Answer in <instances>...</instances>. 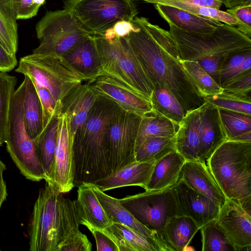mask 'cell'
<instances>
[{
  "mask_svg": "<svg viewBox=\"0 0 251 251\" xmlns=\"http://www.w3.org/2000/svg\"><path fill=\"white\" fill-rule=\"evenodd\" d=\"M23 89L22 82L13 94L5 143L11 158L26 178L33 181H46L47 176L38 157L34 141L28 136L24 125Z\"/></svg>",
  "mask_w": 251,
  "mask_h": 251,
  "instance_id": "obj_8",
  "label": "cell"
},
{
  "mask_svg": "<svg viewBox=\"0 0 251 251\" xmlns=\"http://www.w3.org/2000/svg\"><path fill=\"white\" fill-rule=\"evenodd\" d=\"M32 82L41 103L43 111V127L44 128L51 119L54 116L60 114V112L50 92L44 87L39 85L33 81Z\"/></svg>",
  "mask_w": 251,
  "mask_h": 251,
  "instance_id": "obj_42",
  "label": "cell"
},
{
  "mask_svg": "<svg viewBox=\"0 0 251 251\" xmlns=\"http://www.w3.org/2000/svg\"><path fill=\"white\" fill-rule=\"evenodd\" d=\"M131 22L137 29L127 38L153 84L168 90L186 113L206 102L180 63L170 32L145 17L136 16Z\"/></svg>",
  "mask_w": 251,
  "mask_h": 251,
  "instance_id": "obj_1",
  "label": "cell"
},
{
  "mask_svg": "<svg viewBox=\"0 0 251 251\" xmlns=\"http://www.w3.org/2000/svg\"><path fill=\"white\" fill-rule=\"evenodd\" d=\"M179 126L161 114L153 111L142 117L135 142V153L149 138L175 136Z\"/></svg>",
  "mask_w": 251,
  "mask_h": 251,
  "instance_id": "obj_31",
  "label": "cell"
},
{
  "mask_svg": "<svg viewBox=\"0 0 251 251\" xmlns=\"http://www.w3.org/2000/svg\"><path fill=\"white\" fill-rule=\"evenodd\" d=\"M250 53L251 51L235 54L226 61L221 70L220 86L230 77L231 73L239 67L244 59Z\"/></svg>",
  "mask_w": 251,
  "mask_h": 251,
  "instance_id": "obj_47",
  "label": "cell"
},
{
  "mask_svg": "<svg viewBox=\"0 0 251 251\" xmlns=\"http://www.w3.org/2000/svg\"><path fill=\"white\" fill-rule=\"evenodd\" d=\"M227 8H233L241 5L251 3V0H218Z\"/></svg>",
  "mask_w": 251,
  "mask_h": 251,
  "instance_id": "obj_53",
  "label": "cell"
},
{
  "mask_svg": "<svg viewBox=\"0 0 251 251\" xmlns=\"http://www.w3.org/2000/svg\"><path fill=\"white\" fill-rule=\"evenodd\" d=\"M175 142V135L147 138L136 152L135 161H156L176 150Z\"/></svg>",
  "mask_w": 251,
  "mask_h": 251,
  "instance_id": "obj_38",
  "label": "cell"
},
{
  "mask_svg": "<svg viewBox=\"0 0 251 251\" xmlns=\"http://www.w3.org/2000/svg\"><path fill=\"white\" fill-rule=\"evenodd\" d=\"M40 189L29 225V250L57 251L65 240L79 231L75 200L64 197L52 183Z\"/></svg>",
  "mask_w": 251,
  "mask_h": 251,
  "instance_id": "obj_3",
  "label": "cell"
},
{
  "mask_svg": "<svg viewBox=\"0 0 251 251\" xmlns=\"http://www.w3.org/2000/svg\"><path fill=\"white\" fill-rule=\"evenodd\" d=\"M172 187L128 195L119 201L139 222L162 236L167 224L177 214Z\"/></svg>",
  "mask_w": 251,
  "mask_h": 251,
  "instance_id": "obj_11",
  "label": "cell"
},
{
  "mask_svg": "<svg viewBox=\"0 0 251 251\" xmlns=\"http://www.w3.org/2000/svg\"><path fill=\"white\" fill-rule=\"evenodd\" d=\"M221 86L226 92L251 96V70L226 79Z\"/></svg>",
  "mask_w": 251,
  "mask_h": 251,
  "instance_id": "obj_41",
  "label": "cell"
},
{
  "mask_svg": "<svg viewBox=\"0 0 251 251\" xmlns=\"http://www.w3.org/2000/svg\"><path fill=\"white\" fill-rule=\"evenodd\" d=\"M179 179L194 190L209 198L220 208L226 200L205 162L185 160Z\"/></svg>",
  "mask_w": 251,
  "mask_h": 251,
  "instance_id": "obj_18",
  "label": "cell"
},
{
  "mask_svg": "<svg viewBox=\"0 0 251 251\" xmlns=\"http://www.w3.org/2000/svg\"><path fill=\"white\" fill-rule=\"evenodd\" d=\"M87 82L97 95L113 100L126 111L142 117L152 110L149 101L111 76L100 75Z\"/></svg>",
  "mask_w": 251,
  "mask_h": 251,
  "instance_id": "obj_16",
  "label": "cell"
},
{
  "mask_svg": "<svg viewBox=\"0 0 251 251\" xmlns=\"http://www.w3.org/2000/svg\"><path fill=\"white\" fill-rule=\"evenodd\" d=\"M121 107L98 96L73 141L75 164L74 185L92 183L111 173L107 143L109 126Z\"/></svg>",
  "mask_w": 251,
  "mask_h": 251,
  "instance_id": "obj_2",
  "label": "cell"
},
{
  "mask_svg": "<svg viewBox=\"0 0 251 251\" xmlns=\"http://www.w3.org/2000/svg\"><path fill=\"white\" fill-rule=\"evenodd\" d=\"M27 76L51 94L61 111L63 100L76 87L87 81L62 56L32 53L22 57L15 70Z\"/></svg>",
  "mask_w": 251,
  "mask_h": 251,
  "instance_id": "obj_7",
  "label": "cell"
},
{
  "mask_svg": "<svg viewBox=\"0 0 251 251\" xmlns=\"http://www.w3.org/2000/svg\"><path fill=\"white\" fill-rule=\"evenodd\" d=\"M136 29L137 27L131 22L121 21L107 30L103 36L108 39L115 37H127L131 31Z\"/></svg>",
  "mask_w": 251,
  "mask_h": 251,
  "instance_id": "obj_48",
  "label": "cell"
},
{
  "mask_svg": "<svg viewBox=\"0 0 251 251\" xmlns=\"http://www.w3.org/2000/svg\"><path fill=\"white\" fill-rule=\"evenodd\" d=\"M91 184L96 197L112 223L125 225L135 231L155 240L162 248L164 251H170L162 236L139 222L120 203L119 199L105 194L93 183Z\"/></svg>",
  "mask_w": 251,
  "mask_h": 251,
  "instance_id": "obj_22",
  "label": "cell"
},
{
  "mask_svg": "<svg viewBox=\"0 0 251 251\" xmlns=\"http://www.w3.org/2000/svg\"><path fill=\"white\" fill-rule=\"evenodd\" d=\"M23 97V116L25 129L32 140L44 129L41 103L35 86L30 78L25 75Z\"/></svg>",
  "mask_w": 251,
  "mask_h": 251,
  "instance_id": "obj_28",
  "label": "cell"
},
{
  "mask_svg": "<svg viewBox=\"0 0 251 251\" xmlns=\"http://www.w3.org/2000/svg\"><path fill=\"white\" fill-rule=\"evenodd\" d=\"M230 57L225 56H211L199 60L197 62L214 80L220 86L221 69Z\"/></svg>",
  "mask_w": 251,
  "mask_h": 251,
  "instance_id": "obj_46",
  "label": "cell"
},
{
  "mask_svg": "<svg viewBox=\"0 0 251 251\" xmlns=\"http://www.w3.org/2000/svg\"><path fill=\"white\" fill-rule=\"evenodd\" d=\"M185 158L176 150L155 161L145 190L161 191L171 188L179 180Z\"/></svg>",
  "mask_w": 251,
  "mask_h": 251,
  "instance_id": "obj_26",
  "label": "cell"
},
{
  "mask_svg": "<svg viewBox=\"0 0 251 251\" xmlns=\"http://www.w3.org/2000/svg\"></svg>",
  "mask_w": 251,
  "mask_h": 251,
  "instance_id": "obj_55",
  "label": "cell"
},
{
  "mask_svg": "<svg viewBox=\"0 0 251 251\" xmlns=\"http://www.w3.org/2000/svg\"><path fill=\"white\" fill-rule=\"evenodd\" d=\"M0 44H1V43H0Z\"/></svg>",
  "mask_w": 251,
  "mask_h": 251,
  "instance_id": "obj_54",
  "label": "cell"
},
{
  "mask_svg": "<svg viewBox=\"0 0 251 251\" xmlns=\"http://www.w3.org/2000/svg\"><path fill=\"white\" fill-rule=\"evenodd\" d=\"M94 36L101 62V75L113 77L150 101L154 85L127 37L108 39Z\"/></svg>",
  "mask_w": 251,
  "mask_h": 251,
  "instance_id": "obj_5",
  "label": "cell"
},
{
  "mask_svg": "<svg viewBox=\"0 0 251 251\" xmlns=\"http://www.w3.org/2000/svg\"><path fill=\"white\" fill-rule=\"evenodd\" d=\"M195 5L206 6L220 9L222 3L218 0H173Z\"/></svg>",
  "mask_w": 251,
  "mask_h": 251,
  "instance_id": "obj_51",
  "label": "cell"
},
{
  "mask_svg": "<svg viewBox=\"0 0 251 251\" xmlns=\"http://www.w3.org/2000/svg\"><path fill=\"white\" fill-rule=\"evenodd\" d=\"M155 162L134 161L92 183L103 192L129 186H140L145 189Z\"/></svg>",
  "mask_w": 251,
  "mask_h": 251,
  "instance_id": "obj_20",
  "label": "cell"
},
{
  "mask_svg": "<svg viewBox=\"0 0 251 251\" xmlns=\"http://www.w3.org/2000/svg\"><path fill=\"white\" fill-rule=\"evenodd\" d=\"M204 99L218 108L241 112L251 115V97L235 94L224 91L207 96Z\"/></svg>",
  "mask_w": 251,
  "mask_h": 251,
  "instance_id": "obj_40",
  "label": "cell"
},
{
  "mask_svg": "<svg viewBox=\"0 0 251 251\" xmlns=\"http://www.w3.org/2000/svg\"><path fill=\"white\" fill-rule=\"evenodd\" d=\"M142 116L121 108L111 121L107 143L111 173L135 161L136 139Z\"/></svg>",
  "mask_w": 251,
  "mask_h": 251,
  "instance_id": "obj_12",
  "label": "cell"
},
{
  "mask_svg": "<svg viewBox=\"0 0 251 251\" xmlns=\"http://www.w3.org/2000/svg\"><path fill=\"white\" fill-rule=\"evenodd\" d=\"M62 56L87 81L101 75L100 57L94 36H89Z\"/></svg>",
  "mask_w": 251,
  "mask_h": 251,
  "instance_id": "obj_21",
  "label": "cell"
},
{
  "mask_svg": "<svg viewBox=\"0 0 251 251\" xmlns=\"http://www.w3.org/2000/svg\"><path fill=\"white\" fill-rule=\"evenodd\" d=\"M97 97L86 82L74 89L63 100L61 113L67 114L70 135L73 141L76 130L85 121Z\"/></svg>",
  "mask_w": 251,
  "mask_h": 251,
  "instance_id": "obj_23",
  "label": "cell"
},
{
  "mask_svg": "<svg viewBox=\"0 0 251 251\" xmlns=\"http://www.w3.org/2000/svg\"><path fill=\"white\" fill-rule=\"evenodd\" d=\"M63 2L65 9L92 36H103L118 22H131L138 13L134 0H64Z\"/></svg>",
  "mask_w": 251,
  "mask_h": 251,
  "instance_id": "obj_9",
  "label": "cell"
},
{
  "mask_svg": "<svg viewBox=\"0 0 251 251\" xmlns=\"http://www.w3.org/2000/svg\"><path fill=\"white\" fill-rule=\"evenodd\" d=\"M147 3L174 6L200 16L210 18L230 25L237 26L238 20L231 14L211 7L201 6L173 0H141Z\"/></svg>",
  "mask_w": 251,
  "mask_h": 251,
  "instance_id": "obj_35",
  "label": "cell"
},
{
  "mask_svg": "<svg viewBox=\"0 0 251 251\" xmlns=\"http://www.w3.org/2000/svg\"><path fill=\"white\" fill-rule=\"evenodd\" d=\"M216 220L235 251L251 248V215L238 201L226 198Z\"/></svg>",
  "mask_w": 251,
  "mask_h": 251,
  "instance_id": "obj_15",
  "label": "cell"
},
{
  "mask_svg": "<svg viewBox=\"0 0 251 251\" xmlns=\"http://www.w3.org/2000/svg\"><path fill=\"white\" fill-rule=\"evenodd\" d=\"M170 33L178 49L181 60L198 61L211 56H231L251 51V38L235 26L226 24L212 34H191L172 25Z\"/></svg>",
  "mask_w": 251,
  "mask_h": 251,
  "instance_id": "obj_6",
  "label": "cell"
},
{
  "mask_svg": "<svg viewBox=\"0 0 251 251\" xmlns=\"http://www.w3.org/2000/svg\"><path fill=\"white\" fill-rule=\"evenodd\" d=\"M16 20H25L35 16L46 0H12Z\"/></svg>",
  "mask_w": 251,
  "mask_h": 251,
  "instance_id": "obj_43",
  "label": "cell"
},
{
  "mask_svg": "<svg viewBox=\"0 0 251 251\" xmlns=\"http://www.w3.org/2000/svg\"><path fill=\"white\" fill-rule=\"evenodd\" d=\"M226 12L234 17L238 21V29L251 37V3L241 5L226 10Z\"/></svg>",
  "mask_w": 251,
  "mask_h": 251,
  "instance_id": "obj_44",
  "label": "cell"
},
{
  "mask_svg": "<svg viewBox=\"0 0 251 251\" xmlns=\"http://www.w3.org/2000/svg\"><path fill=\"white\" fill-rule=\"evenodd\" d=\"M207 161L226 197L238 201L251 213V142L226 140Z\"/></svg>",
  "mask_w": 251,
  "mask_h": 251,
  "instance_id": "obj_4",
  "label": "cell"
},
{
  "mask_svg": "<svg viewBox=\"0 0 251 251\" xmlns=\"http://www.w3.org/2000/svg\"><path fill=\"white\" fill-rule=\"evenodd\" d=\"M226 140L236 141L242 134L251 132V115L218 108Z\"/></svg>",
  "mask_w": 251,
  "mask_h": 251,
  "instance_id": "obj_36",
  "label": "cell"
},
{
  "mask_svg": "<svg viewBox=\"0 0 251 251\" xmlns=\"http://www.w3.org/2000/svg\"><path fill=\"white\" fill-rule=\"evenodd\" d=\"M226 140L218 108L208 101L205 102L201 105L199 160L205 163L216 149Z\"/></svg>",
  "mask_w": 251,
  "mask_h": 251,
  "instance_id": "obj_17",
  "label": "cell"
},
{
  "mask_svg": "<svg viewBox=\"0 0 251 251\" xmlns=\"http://www.w3.org/2000/svg\"><path fill=\"white\" fill-rule=\"evenodd\" d=\"M75 200L80 218V224L91 228L103 229L112 222L98 200L91 183L83 182L78 187Z\"/></svg>",
  "mask_w": 251,
  "mask_h": 251,
  "instance_id": "obj_24",
  "label": "cell"
},
{
  "mask_svg": "<svg viewBox=\"0 0 251 251\" xmlns=\"http://www.w3.org/2000/svg\"><path fill=\"white\" fill-rule=\"evenodd\" d=\"M172 189L176 204V216L190 217L200 229L217 218L220 207L183 180L179 179Z\"/></svg>",
  "mask_w": 251,
  "mask_h": 251,
  "instance_id": "obj_14",
  "label": "cell"
},
{
  "mask_svg": "<svg viewBox=\"0 0 251 251\" xmlns=\"http://www.w3.org/2000/svg\"><path fill=\"white\" fill-rule=\"evenodd\" d=\"M16 83L15 76L0 72V146L5 142L11 103Z\"/></svg>",
  "mask_w": 251,
  "mask_h": 251,
  "instance_id": "obj_34",
  "label": "cell"
},
{
  "mask_svg": "<svg viewBox=\"0 0 251 251\" xmlns=\"http://www.w3.org/2000/svg\"><path fill=\"white\" fill-rule=\"evenodd\" d=\"M17 64L16 55L9 53L0 44V72H8Z\"/></svg>",
  "mask_w": 251,
  "mask_h": 251,
  "instance_id": "obj_50",
  "label": "cell"
},
{
  "mask_svg": "<svg viewBox=\"0 0 251 251\" xmlns=\"http://www.w3.org/2000/svg\"><path fill=\"white\" fill-rule=\"evenodd\" d=\"M58 134L51 182L59 192H69L74 187L75 164L73 139L67 114L58 115Z\"/></svg>",
  "mask_w": 251,
  "mask_h": 251,
  "instance_id": "obj_13",
  "label": "cell"
},
{
  "mask_svg": "<svg viewBox=\"0 0 251 251\" xmlns=\"http://www.w3.org/2000/svg\"><path fill=\"white\" fill-rule=\"evenodd\" d=\"M92 245L87 236L80 230L64 241L57 251H91Z\"/></svg>",
  "mask_w": 251,
  "mask_h": 251,
  "instance_id": "obj_45",
  "label": "cell"
},
{
  "mask_svg": "<svg viewBox=\"0 0 251 251\" xmlns=\"http://www.w3.org/2000/svg\"><path fill=\"white\" fill-rule=\"evenodd\" d=\"M101 230L115 242L119 251H164L153 239L119 223H112Z\"/></svg>",
  "mask_w": 251,
  "mask_h": 251,
  "instance_id": "obj_27",
  "label": "cell"
},
{
  "mask_svg": "<svg viewBox=\"0 0 251 251\" xmlns=\"http://www.w3.org/2000/svg\"><path fill=\"white\" fill-rule=\"evenodd\" d=\"M200 229L190 217L176 216L166 225L162 234L170 251H184Z\"/></svg>",
  "mask_w": 251,
  "mask_h": 251,
  "instance_id": "obj_29",
  "label": "cell"
},
{
  "mask_svg": "<svg viewBox=\"0 0 251 251\" xmlns=\"http://www.w3.org/2000/svg\"><path fill=\"white\" fill-rule=\"evenodd\" d=\"M58 115L54 116L39 135L33 140L38 157L47 176L46 183H51L52 180L58 134Z\"/></svg>",
  "mask_w": 251,
  "mask_h": 251,
  "instance_id": "obj_30",
  "label": "cell"
},
{
  "mask_svg": "<svg viewBox=\"0 0 251 251\" xmlns=\"http://www.w3.org/2000/svg\"><path fill=\"white\" fill-rule=\"evenodd\" d=\"M36 35L40 44L33 53L62 55L90 35L66 9L46 12L37 23Z\"/></svg>",
  "mask_w": 251,
  "mask_h": 251,
  "instance_id": "obj_10",
  "label": "cell"
},
{
  "mask_svg": "<svg viewBox=\"0 0 251 251\" xmlns=\"http://www.w3.org/2000/svg\"><path fill=\"white\" fill-rule=\"evenodd\" d=\"M17 20L12 0H0V40L3 47L16 55L18 45Z\"/></svg>",
  "mask_w": 251,
  "mask_h": 251,
  "instance_id": "obj_33",
  "label": "cell"
},
{
  "mask_svg": "<svg viewBox=\"0 0 251 251\" xmlns=\"http://www.w3.org/2000/svg\"><path fill=\"white\" fill-rule=\"evenodd\" d=\"M153 85L150 101L152 109L178 125L187 113L168 90L157 84Z\"/></svg>",
  "mask_w": 251,
  "mask_h": 251,
  "instance_id": "obj_32",
  "label": "cell"
},
{
  "mask_svg": "<svg viewBox=\"0 0 251 251\" xmlns=\"http://www.w3.org/2000/svg\"><path fill=\"white\" fill-rule=\"evenodd\" d=\"M5 169V164L0 160V209L7 195L6 186L2 176Z\"/></svg>",
  "mask_w": 251,
  "mask_h": 251,
  "instance_id": "obj_52",
  "label": "cell"
},
{
  "mask_svg": "<svg viewBox=\"0 0 251 251\" xmlns=\"http://www.w3.org/2000/svg\"><path fill=\"white\" fill-rule=\"evenodd\" d=\"M216 219L201 228L202 251H235Z\"/></svg>",
  "mask_w": 251,
  "mask_h": 251,
  "instance_id": "obj_39",
  "label": "cell"
},
{
  "mask_svg": "<svg viewBox=\"0 0 251 251\" xmlns=\"http://www.w3.org/2000/svg\"><path fill=\"white\" fill-rule=\"evenodd\" d=\"M184 70L203 97L221 93L223 89L199 63L194 60H180Z\"/></svg>",
  "mask_w": 251,
  "mask_h": 251,
  "instance_id": "obj_37",
  "label": "cell"
},
{
  "mask_svg": "<svg viewBox=\"0 0 251 251\" xmlns=\"http://www.w3.org/2000/svg\"><path fill=\"white\" fill-rule=\"evenodd\" d=\"M89 230L95 239L97 251H119L115 242L101 230L91 228Z\"/></svg>",
  "mask_w": 251,
  "mask_h": 251,
  "instance_id": "obj_49",
  "label": "cell"
},
{
  "mask_svg": "<svg viewBox=\"0 0 251 251\" xmlns=\"http://www.w3.org/2000/svg\"><path fill=\"white\" fill-rule=\"evenodd\" d=\"M153 5L169 25L191 34L210 35L224 25L213 19L197 15L174 6L161 4Z\"/></svg>",
  "mask_w": 251,
  "mask_h": 251,
  "instance_id": "obj_19",
  "label": "cell"
},
{
  "mask_svg": "<svg viewBox=\"0 0 251 251\" xmlns=\"http://www.w3.org/2000/svg\"><path fill=\"white\" fill-rule=\"evenodd\" d=\"M201 111V106L188 112L178 124L175 135L176 150L186 161L199 160Z\"/></svg>",
  "mask_w": 251,
  "mask_h": 251,
  "instance_id": "obj_25",
  "label": "cell"
}]
</instances>
